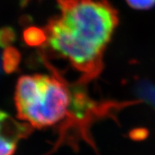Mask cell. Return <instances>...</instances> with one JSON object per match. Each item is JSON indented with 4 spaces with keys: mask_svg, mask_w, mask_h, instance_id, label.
Segmentation results:
<instances>
[{
    "mask_svg": "<svg viewBox=\"0 0 155 155\" xmlns=\"http://www.w3.org/2000/svg\"><path fill=\"white\" fill-rule=\"evenodd\" d=\"M61 13L43 31L54 54L82 74L84 81L97 77L118 24L117 12L107 0H57Z\"/></svg>",
    "mask_w": 155,
    "mask_h": 155,
    "instance_id": "6da1fadb",
    "label": "cell"
},
{
    "mask_svg": "<svg viewBox=\"0 0 155 155\" xmlns=\"http://www.w3.org/2000/svg\"><path fill=\"white\" fill-rule=\"evenodd\" d=\"M82 97L70 90L66 82L55 75H25L17 81L15 104L18 118L32 127L43 128L61 123L59 144L68 127L90 110L84 108Z\"/></svg>",
    "mask_w": 155,
    "mask_h": 155,
    "instance_id": "7a4b0ae2",
    "label": "cell"
},
{
    "mask_svg": "<svg viewBox=\"0 0 155 155\" xmlns=\"http://www.w3.org/2000/svg\"><path fill=\"white\" fill-rule=\"evenodd\" d=\"M32 127L23 122H17L7 113L0 110V155H9L21 139L28 136Z\"/></svg>",
    "mask_w": 155,
    "mask_h": 155,
    "instance_id": "3957f363",
    "label": "cell"
},
{
    "mask_svg": "<svg viewBox=\"0 0 155 155\" xmlns=\"http://www.w3.org/2000/svg\"><path fill=\"white\" fill-rule=\"evenodd\" d=\"M17 53L16 50L9 49L5 55V68L8 72H11L17 65Z\"/></svg>",
    "mask_w": 155,
    "mask_h": 155,
    "instance_id": "277c9868",
    "label": "cell"
},
{
    "mask_svg": "<svg viewBox=\"0 0 155 155\" xmlns=\"http://www.w3.org/2000/svg\"><path fill=\"white\" fill-rule=\"evenodd\" d=\"M127 2L136 10H147L155 5V0H127Z\"/></svg>",
    "mask_w": 155,
    "mask_h": 155,
    "instance_id": "5b68a950",
    "label": "cell"
},
{
    "mask_svg": "<svg viewBox=\"0 0 155 155\" xmlns=\"http://www.w3.org/2000/svg\"><path fill=\"white\" fill-rule=\"evenodd\" d=\"M0 69H1V61H0Z\"/></svg>",
    "mask_w": 155,
    "mask_h": 155,
    "instance_id": "8992f818",
    "label": "cell"
}]
</instances>
